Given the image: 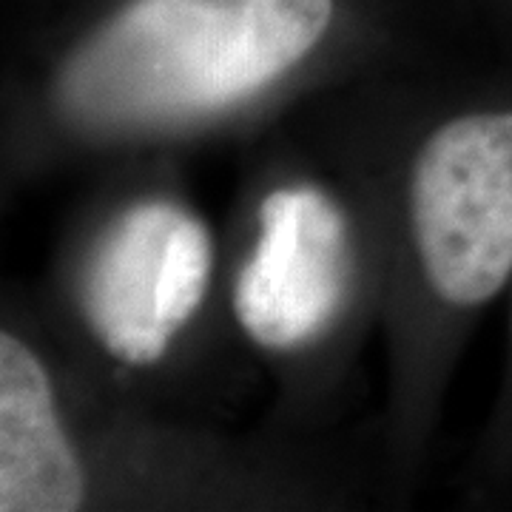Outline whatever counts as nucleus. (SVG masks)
I'll use <instances>...</instances> for the list:
<instances>
[{"label":"nucleus","mask_w":512,"mask_h":512,"mask_svg":"<svg viewBox=\"0 0 512 512\" xmlns=\"http://www.w3.org/2000/svg\"><path fill=\"white\" fill-rule=\"evenodd\" d=\"M330 20L333 0H134L66 60L57 97L109 131L191 120L291 72Z\"/></svg>","instance_id":"1"},{"label":"nucleus","mask_w":512,"mask_h":512,"mask_svg":"<svg viewBox=\"0 0 512 512\" xmlns=\"http://www.w3.org/2000/svg\"><path fill=\"white\" fill-rule=\"evenodd\" d=\"M410 225L427 285L476 311L512 282V100L430 134L410 177Z\"/></svg>","instance_id":"2"},{"label":"nucleus","mask_w":512,"mask_h":512,"mask_svg":"<svg viewBox=\"0 0 512 512\" xmlns=\"http://www.w3.org/2000/svg\"><path fill=\"white\" fill-rule=\"evenodd\" d=\"M214 242L183 205H131L106 228L83 276V313L117 362L154 365L200 311Z\"/></svg>","instance_id":"3"},{"label":"nucleus","mask_w":512,"mask_h":512,"mask_svg":"<svg viewBox=\"0 0 512 512\" xmlns=\"http://www.w3.org/2000/svg\"><path fill=\"white\" fill-rule=\"evenodd\" d=\"M353 245L345 211L316 185H285L259 205V234L234 279L242 330L268 350H296L330 328L348 299Z\"/></svg>","instance_id":"4"},{"label":"nucleus","mask_w":512,"mask_h":512,"mask_svg":"<svg viewBox=\"0 0 512 512\" xmlns=\"http://www.w3.org/2000/svg\"><path fill=\"white\" fill-rule=\"evenodd\" d=\"M86 476L60 427L55 387L18 336H0V510L72 512Z\"/></svg>","instance_id":"5"}]
</instances>
